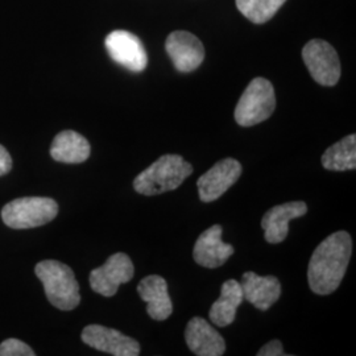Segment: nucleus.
<instances>
[{"label":"nucleus","mask_w":356,"mask_h":356,"mask_svg":"<svg viewBox=\"0 0 356 356\" xmlns=\"http://www.w3.org/2000/svg\"><path fill=\"white\" fill-rule=\"evenodd\" d=\"M286 0H236V7L254 24L270 20Z\"/></svg>","instance_id":"obj_20"},{"label":"nucleus","mask_w":356,"mask_h":356,"mask_svg":"<svg viewBox=\"0 0 356 356\" xmlns=\"http://www.w3.org/2000/svg\"><path fill=\"white\" fill-rule=\"evenodd\" d=\"M243 298L266 312L281 296V284L275 276H259L254 272H245L241 281Z\"/></svg>","instance_id":"obj_15"},{"label":"nucleus","mask_w":356,"mask_h":356,"mask_svg":"<svg viewBox=\"0 0 356 356\" xmlns=\"http://www.w3.org/2000/svg\"><path fill=\"white\" fill-rule=\"evenodd\" d=\"M89 141L76 131H63L51 143L53 160L65 164H81L90 157Z\"/></svg>","instance_id":"obj_17"},{"label":"nucleus","mask_w":356,"mask_h":356,"mask_svg":"<svg viewBox=\"0 0 356 356\" xmlns=\"http://www.w3.org/2000/svg\"><path fill=\"white\" fill-rule=\"evenodd\" d=\"M306 213L307 206L302 201H293L272 207L264 214L261 220L264 239L270 244L284 242L289 232V222L305 216Z\"/></svg>","instance_id":"obj_13"},{"label":"nucleus","mask_w":356,"mask_h":356,"mask_svg":"<svg viewBox=\"0 0 356 356\" xmlns=\"http://www.w3.org/2000/svg\"><path fill=\"white\" fill-rule=\"evenodd\" d=\"M35 273L44 285L48 301L60 310H73L81 302L79 284L72 268L57 260L40 261Z\"/></svg>","instance_id":"obj_3"},{"label":"nucleus","mask_w":356,"mask_h":356,"mask_svg":"<svg viewBox=\"0 0 356 356\" xmlns=\"http://www.w3.org/2000/svg\"><path fill=\"white\" fill-rule=\"evenodd\" d=\"M166 53L181 73L198 69L204 60V48L200 38L186 31L172 32L165 42Z\"/></svg>","instance_id":"obj_11"},{"label":"nucleus","mask_w":356,"mask_h":356,"mask_svg":"<svg viewBox=\"0 0 356 356\" xmlns=\"http://www.w3.org/2000/svg\"><path fill=\"white\" fill-rule=\"evenodd\" d=\"M243 168L235 159H225L210 168L197 181L200 200L204 204L220 198L239 179Z\"/></svg>","instance_id":"obj_9"},{"label":"nucleus","mask_w":356,"mask_h":356,"mask_svg":"<svg viewBox=\"0 0 356 356\" xmlns=\"http://www.w3.org/2000/svg\"><path fill=\"white\" fill-rule=\"evenodd\" d=\"M138 293L147 302V313L154 321H165L173 313V304L168 292L166 281L157 275L147 276L140 281Z\"/></svg>","instance_id":"obj_16"},{"label":"nucleus","mask_w":356,"mask_h":356,"mask_svg":"<svg viewBox=\"0 0 356 356\" xmlns=\"http://www.w3.org/2000/svg\"><path fill=\"white\" fill-rule=\"evenodd\" d=\"M257 355L282 356L286 355V354L284 353V348H282V344H281L280 341L273 339V341H270L269 343L266 344V346H263V347L260 348V351L257 353Z\"/></svg>","instance_id":"obj_22"},{"label":"nucleus","mask_w":356,"mask_h":356,"mask_svg":"<svg viewBox=\"0 0 356 356\" xmlns=\"http://www.w3.org/2000/svg\"><path fill=\"white\" fill-rule=\"evenodd\" d=\"M193 173V166L179 154H164L143 170L134 181V189L143 195H159L175 191Z\"/></svg>","instance_id":"obj_2"},{"label":"nucleus","mask_w":356,"mask_h":356,"mask_svg":"<svg viewBox=\"0 0 356 356\" xmlns=\"http://www.w3.org/2000/svg\"><path fill=\"white\" fill-rule=\"evenodd\" d=\"M106 49L116 64L134 73H140L148 65L147 51L140 41L128 31H114L106 38Z\"/></svg>","instance_id":"obj_8"},{"label":"nucleus","mask_w":356,"mask_h":356,"mask_svg":"<svg viewBox=\"0 0 356 356\" xmlns=\"http://www.w3.org/2000/svg\"><path fill=\"white\" fill-rule=\"evenodd\" d=\"M135 268L132 260L123 252L108 257L102 267L92 269L90 273L91 289L104 297H113L122 284L132 280Z\"/></svg>","instance_id":"obj_7"},{"label":"nucleus","mask_w":356,"mask_h":356,"mask_svg":"<svg viewBox=\"0 0 356 356\" xmlns=\"http://www.w3.org/2000/svg\"><path fill=\"white\" fill-rule=\"evenodd\" d=\"M13 169V159L8 151L0 145V176L7 175Z\"/></svg>","instance_id":"obj_23"},{"label":"nucleus","mask_w":356,"mask_h":356,"mask_svg":"<svg viewBox=\"0 0 356 356\" xmlns=\"http://www.w3.org/2000/svg\"><path fill=\"white\" fill-rule=\"evenodd\" d=\"M58 214V204L47 197H24L6 204L3 222L15 229H35L51 222Z\"/></svg>","instance_id":"obj_5"},{"label":"nucleus","mask_w":356,"mask_h":356,"mask_svg":"<svg viewBox=\"0 0 356 356\" xmlns=\"http://www.w3.org/2000/svg\"><path fill=\"white\" fill-rule=\"evenodd\" d=\"M81 338L83 343L110 355L138 356L140 354V344L138 341L122 334L120 331L101 325L86 326Z\"/></svg>","instance_id":"obj_10"},{"label":"nucleus","mask_w":356,"mask_h":356,"mask_svg":"<svg viewBox=\"0 0 356 356\" xmlns=\"http://www.w3.org/2000/svg\"><path fill=\"white\" fill-rule=\"evenodd\" d=\"M243 298L241 282L236 280H227L220 289V296L210 309V319L218 327H226L231 325L235 317L236 310L241 306Z\"/></svg>","instance_id":"obj_18"},{"label":"nucleus","mask_w":356,"mask_h":356,"mask_svg":"<svg viewBox=\"0 0 356 356\" xmlns=\"http://www.w3.org/2000/svg\"><path fill=\"white\" fill-rule=\"evenodd\" d=\"M322 165L327 170L343 172L356 168V136L348 135L332 144L322 156Z\"/></svg>","instance_id":"obj_19"},{"label":"nucleus","mask_w":356,"mask_h":356,"mask_svg":"<svg viewBox=\"0 0 356 356\" xmlns=\"http://www.w3.org/2000/svg\"><path fill=\"white\" fill-rule=\"evenodd\" d=\"M276 95L273 85L261 76L251 81L235 107V120L242 127H252L273 114Z\"/></svg>","instance_id":"obj_4"},{"label":"nucleus","mask_w":356,"mask_h":356,"mask_svg":"<svg viewBox=\"0 0 356 356\" xmlns=\"http://www.w3.org/2000/svg\"><path fill=\"white\" fill-rule=\"evenodd\" d=\"M36 353L19 339H6L0 344V356H35Z\"/></svg>","instance_id":"obj_21"},{"label":"nucleus","mask_w":356,"mask_h":356,"mask_svg":"<svg viewBox=\"0 0 356 356\" xmlns=\"http://www.w3.org/2000/svg\"><path fill=\"white\" fill-rule=\"evenodd\" d=\"M185 339L189 350L195 355L220 356L226 351L223 337L201 317H194L189 321L185 330Z\"/></svg>","instance_id":"obj_14"},{"label":"nucleus","mask_w":356,"mask_h":356,"mask_svg":"<svg viewBox=\"0 0 356 356\" xmlns=\"http://www.w3.org/2000/svg\"><path fill=\"white\" fill-rule=\"evenodd\" d=\"M222 235V226L214 225L198 236L193 250V257L197 264L211 269L222 267L234 254V247L223 242Z\"/></svg>","instance_id":"obj_12"},{"label":"nucleus","mask_w":356,"mask_h":356,"mask_svg":"<svg viewBox=\"0 0 356 356\" xmlns=\"http://www.w3.org/2000/svg\"><path fill=\"white\" fill-rule=\"evenodd\" d=\"M309 73L322 86H335L341 78V61L337 51L323 40H312L302 49Z\"/></svg>","instance_id":"obj_6"},{"label":"nucleus","mask_w":356,"mask_h":356,"mask_svg":"<svg viewBox=\"0 0 356 356\" xmlns=\"http://www.w3.org/2000/svg\"><path fill=\"white\" fill-rule=\"evenodd\" d=\"M353 254V241L348 232L331 234L312 254L307 268L310 289L321 296L331 294L343 280Z\"/></svg>","instance_id":"obj_1"}]
</instances>
